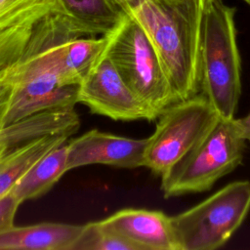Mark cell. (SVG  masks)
Listing matches in <instances>:
<instances>
[{
  "instance_id": "23",
  "label": "cell",
  "mask_w": 250,
  "mask_h": 250,
  "mask_svg": "<svg viewBox=\"0 0 250 250\" xmlns=\"http://www.w3.org/2000/svg\"><path fill=\"white\" fill-rule=\"evenodd\" d=\"M243 1H244L248 6H250V0H243Z\"/></svg>"
},
{
  "instance_id": "15",
  "label": "cell",
  "mask_w": 250,
  "mask_h": 250,
  "mask_svg": "<svg viewBox=\"0 0 250 250\" xmlns=\"http://www.w3.org/2000/svg\"><path fill=\"white\" fill-rule=\"evenodd\" d=\"M67 135H47L0 156V196L15 186L20 177L41 156L68 141Z\"/></svg>"
},
{
  "instance_id": "12",
  "label": "cell",
  "mask_w": 250,
  "mask_h": 250,
  "mask_svg": "<svg viewBox=\"0 0 250 250\" xmlns=\"http://www.w3.org/2000/svg\"><path fill=\"white\" fill-rule=\"evenodd\" d=\"M63 16L81 36H102L114 29L127 16L113 0H60Z\"/></svg>"
},
{
  "instance_id": "14",
  "label": "cell",
  "mask_w": 250,
  "mask_h": 250,
  "mask_svg": "<svg viewBox=\"0 0 250 250\" xmlns=\"http://www.w3.org/2000/svg\"><path fill=\"white\" fill-rule=\"evenodd\" d=\"M106 43V35L74 37L62 42L60 49L62 83L79 85L104 52Z\"/></svg>"
},
{
  "instance_id": "3",
  "label": "cell",
  "mask_w": 250,
  "mask_h": 250,
  "mask_svg": "<svg viewBox=\"0 0 250 250\" xmlns=\"http://www.w3.org/2000/svg\"><path fill=\"white\" fill-rule=\"evenodd\" d=\"M235 8L205 0L199 50L200 90L220 117L234 118L241 94Z\"/></svg>"
},
{
  "instance_id": "18",
  "label": "cell",
  "mask_w": 250,
  "mask_h": 250,
  "mask_svg": "<svg viewBox=\"0 0 250 250\" xmlns=\"http://www.w3.org/2000/svg\"><path fill=\"white\" fill-rule=\"evenodd\" d=\"M40 19H28L0 29V69L18 62L26 46L35 22Z\"/></svg>"
},
{
  "instance_id": "10",
  "label": "cell",
  "mask_w": 250,
  "mask_h": 250,
  "mask_svg": "<svg viewBox=\"0 0 250 250\" xmlns=\"http://www.w3.org/2000/svg\"><path fill=\"white\" fill-rule=\"evenodd\" d=\"M99 222L139 250H178L171 218L161 211L126 208Z\"/></svg>"
},
{
  "instance_id": "1",
  "label": "cell",
  "mask_w": 250,
  "mask_h": 250,
  "mask_svg": "<svg viewBox=\"0 0 250 250\" xmlns=\"http://www.w3.org/2000/svg\"><path fill=\"white\" fill-rule=\"evenodd\" d=\"M82 37L62 13H51L37 21L26 46L14 65V87L6 114V125L53 110L73 109L78 85L62 80L60 49L62 42Z\"/></svg>"
},
{
  "instance_id": "17",
  "label": "cell",
  "mask_w": 250,
  "mask_h": 250,
  "mask_svg": "<svg viewBox=\"0 0 250 250\" xmlns=\"http://www.w3.org/2000/svg\"><path fill=\"white\" fill-rule=\"evenodd\" d=\"M72 250H139L131 241L104 228L99 221L83 225Z\"/></svg>"
},
{
  "instance_id": "8",
  "label": "cell",
  "mask_w": 250,
  "mask_h": 250,
  "mask_svg": "<svg viewBox=\"0 0 250 250\" xmlns=\"http://www.w3.org/2000/svg\"><path fill=\"white\" fill-rule=\"evenodd\" d=\"M77 102L113 120L152 121L158 117L128 86L104 52L79 83Z\"/></svg>"
},
{
  "instance_id": "20",
  "label": "cell",
  "mask_w": 250,
  "mask_h": 250,
  "mask_svg": "<svg viewBox=\"0 0 250 250\" xmlns=\"http://www.w3.org/2000/svg\"><path fill=\"white\" fill-rule=\"evenodd\" d=\"M21 204L12 189L0 196V232L15 226V216Z\"/></svg>"
},
{
  "instance_id": "2",
  "label": "cell",
  "mask_w": 250,
  "mask_h": 250,
  "mask_svg": "<svg viewBox=\"0 0 250 250\" xmlns=\"http://www.w3.org/2000/svg\"><path fill=\"white\" fill-rule=\"evenodd\" d=\"M204 3L205 0H133L125 9L152 43L178 101L200 92Z\"/></svg>"
},
{
  "instance_id": "9",
  "label": "cell",
  "mask_w": 250,
  "mask_h": 250,
  "mask_svg": "<svg viewBox=\"0 0 250 250\" xmlns=\"http://www.w3.org/2000/svg\"><path fill=\"white\" fill-rule=\"evenodd\" d=\"M146 139H133L92 129L67 143V172L103 164L119 168L145 166Z\"/></svg>"
},
{
  "instance_id": "11",
  "label": "cell",
  "mask_w": 250,
  "mask_h": 250,
  "mask_svg": "<svg viewBox=\"0 0 250 250\" xmlns=\"http://www.w3.org/2000/svg\"><path fill=\"white\" fill-rule=\"evenodd\" d=\"M83 226L44 222L0 232V250H72Z\"/></svg>"
},
{
  "instance_id": "19",
  "label": "cell",
  "mask_w": 250,
  "mask_h": 250,
  "mask_svg": "<svg viewBox=\"0 0 250 250\" xmlns=\"http://www.w3.org/2000/svg\"><path fill=\"white\" fill-rule=\"evenodd\" d=\"M14 65L15 63L0 69V128L6 125V114L14 87Z\"/></svg>"
},
{
  "instance_id": "6",
  "label": "cell",
  "mask_w": 250,
  "mask_h": 250,
  "mask_svg": "<svg viewBox=\"0 0 250 250\" xmlns=\"http://www.w3.org/2000/svg\"><path fill=\"white\" fill-rule=\"evenodd\" d=\"M250 211V182H231L171 218L178 250H214L236 231Z\"/></svg>"
},
{
  "instance_id": "21",
  "label": "cell",
  "mask_w": 250,
  "mask_h": 250,
  "mask_svg": "<svg viewBox=\"0 0 250 250\" xmlns=\"http://www.w3.org/2000/svg\"><path fill=\"white\" fill-rule=\"evenodd\" d=\"M233 123L240 135V137L250 142V113L241 118H233Z\"/></svg>"
},
{
  "instance_id": "7",
  "label": "cell",
  "mask_w": 250,
  "mask_h": 250,
  "mask_svg": "<svg viewBox=\"0 0 250 250\" xmlns=\"http://www.w3.org/2000/svg\"><path fill=\"white\" fill-rule=\"evenodd\" d=\"M157 119L154 132L147 138L145 167L161 177L207 136L220 115L198 93L172 104Z\"/></svg>"
},
{
  "instance_id": "13",
  "label": "cell",
  "mask_w": 250,
  "mask_h": 250,
  "mask_svg": "<svg viewBox=\"0 0 250 250\" xmlns=\"http://www.w3.org/2000/svg\"><path fill=\"white\" fill-rule=\"evenodd\" d=\"M67 142L49 150L37 159L12 188L13 193L22 203L48 192L67 172Z\"/></svg>"
},
{
  "instance_id": "22",
  "label": "cell",
  "mask_w": 250,
  "mask_h": 250,
  "mask_svg": "<svg viewBox=\"0 0 250 250\" xmlns=\"http://www.w3.org/2000/svg\"><path fill=\"white\" fill-rule=\"evenodd\" d=\"M113 1H115L117 4H119V5L124 9V11H125V9L127 8V6H128L133 0H113Z\"/></svg>"
},
{
  "instance_id": "5",
  "label": "cell",
  "mask_w": 250,
  "mask_h": 250,
  "mask_svg": "<svg viewBox=\"0 0 250 250\" xmlns=\"http://www.w3.org/2000/svg\"><path fill=\"white\" fill-rule=\"evenodd\" d=\"M245 147L233 118L220 117L207 136L160 177L164 197L209 190L240 165Z\"/></svg>"
},
{
  "instance_id": "4",
  "label": "cell",
  "mask_w": 250,
  "mask_h": 250,
  "mask_svg": "<svg viewBox=\"0 0 250 250\" xmlns=\"http://www.w3.org/2000/svg\"><path fill=\"white\" fill-rule=\"evenodd\" d=\"M105 35L104 54L128 86L158 116L179 102L152 43L134 19L127 15Z\"/></svg>"
},
{
  "instance_id": "16",
  "label": "cell",
  "mask_w": 250,
  "mask_h": 250,
  "mask_svg": "<svg viewBox=\"0 0 250 250\" xmlns=\"http://www.w3.org/2000/svg\"><path fill=\"white\" fill-rule=\"evenodd\" d=\"M51 13L63 14L60 0H0V29Z\"/></svg>"
}]
</instances>
